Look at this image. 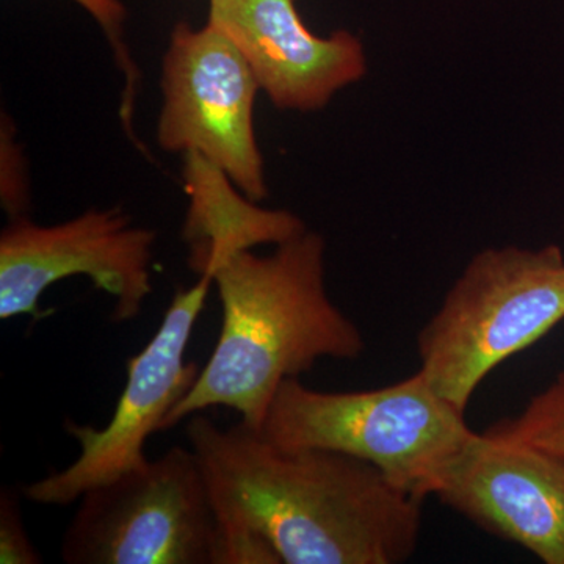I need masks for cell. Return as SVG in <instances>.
I'll use <instances>...</instances> for the list:
<instances>
[{
	"instance_id": "cell-1",
	"label": "cell",
	"mask_w": 564,
	"mask_h": 564,
	"mask_svg": "<svg viewBox=\"0 0 564 564\" xmlns=\"http://www.w3.org/2000/svg\"><path fill=\"white\" fill-rule=\"evenodd\" d=\"M220 527L258 534L284 564H399L413 556L422 502L370 463L339 452L278 447L243 422L191 415Z\"/></svg>"
},
{
	"instance_id": "cell-2",
	"label": "cell",
	"mask_w": 564,
	"mask_h": 564,
	"mask_svg": "<svg viewBox=\"0 0 564 564\" xmlns=\"http://www.w3.org/2000/svg\"><path fill=\"white\" fill-rule=\"evenodd\" d=\"M325 250L321 234L306 229L272 254L240 251L212 273L221 303L217 345L162 432L209 408L237 411L261 432L282 381L321 359L362 355L361 329L326 291Z\"/></svg>"
},
{
	"instance_id": "cell-3",
	"label": "cell",
	"mask_w": 564,
	"mask_h": 564,
	"mask_svg": "<svg viewBox=\"0 0 564 564\" xmlns=\"http://www.w3.org/2000/svg\"><path fill=\"white\" fill-rule=\"evenodd\" d=\"M259 433L288 451L321 448L355 456L425 500L475 432L463 411L415 372L386 388L355 392L315 391L289 378Z\"/></svg>"
},
{
	"instance_id": "cell-4",
	"label": "cell",
	"mask_w": 564,
	"mask_h": 564,
	"mask_svg": "<svg viewBox=\"0 0 564 564\" xmlns=\"http://www.w3.org/2000/svg\"><path fill=\"white\" fill-rule=\"evenodd\" d=\"M564 321V254L555 245L475 256L419 333V373L462 410L489 373Z\"/></svg>"
},
{
	"instance_id": "cell-5",
	"label": "cell",
	"mask_w": 564,
	"mask_h": 564,
	"mask_svg": "<svg viewBox=\"0 0 564 564\" xmlns=\"http://www.w3.org/2000/svg\"><path fill=\"white\" fill-rule=\"evenodd\" d=\"M62 543L66 564H218L220 521L191 447L96 486Z\"/></svg>"
},
{
	"instance_id": "cell-6",
	"label": "cell",
	"mask_w": 564,
	"mask_h": 564,
	"mask_svg": "<svg viewBox=\"0 0 564 564\" xmlns=\"http://www.w3.org/2000/svg\"><path fill=\"white\" fill-rule=\"evenodd\" d=\"M212 285L214 278L202 274L195 285L174 295L150 343L129 358L128 381L110 422L93 429L66 421V433L79 444V456L65 469L22 486L24 499L66 507L148 462V440L162 432L166 415L191 391L202 370L185 361V352Z\"/></svg>"
},
{
	"instance_id": "cell-7",
	"label": "cell",
	"mask_w": 564,
	"mask_h": 564,
	"mask_svg": "<svg viewBox=\"0 0 564 564\" xmlns=\"http://www.w3.org/2000/svg\"><path fill=\"white\" fill-rule=\"evenodd\" d=\"M261 91L240 51L207 22H180L163 57V106L158 143L163 151L199 152L252 199L269 196L254 132Z\"/></svg>"
},
{
	"instance_id": "cell-8",
	"label": "cell",
	"mask_w": 564,
	"mask_h": 564,
	"mask_svg": "<svg viewBox=\"0 0 564 564\" xmlns=\"http://www.w3.org/2000/svg\"><path fill=\"white\" fill-rule=\"evenodd\" d=\"M158 234L132 223L121 206L90 209L58 225L14 218L0 234V318H46L40 299L55 282L90 278L113 299L111 321H135L152 293Z\"/></svg>"
},
{
	"instance_id": "cell-9",
	"label": "cell",
	"mask_w": 564,
	"mask_h": 564,
	"mask_svg": "<svg viewBox=\"0 0 564 564\" xmlns=\"http://www.w3.org/2000/svg\"><path fill=\"white\" fill-rule=\"evenodd\" d=\"M434 496L545 564H564V463L543 448L474 433Z\"/></svg>"
},
{
	"instance_id": "cell-10",
	"label": "cell",
	"mask_w": 564,
	"mask_h": 564,
	"mask_svg": "<svg viewBox=\"0 0 564 564\" xmlns=\"http://www.w3.org/2000/svg\"><path fill=\"white\" fill-rule=\"evenodd\" d=\"M207 22L232 41L261 91L281 110H321L367 70L358 36L314 35L295 0H209Z\"/></svg>"
},
{
	"instance_id": "cell-11",
	"label": "cell",
	"mask_w": 564,
	"mask_h": 564,
	"mask_svg": "<svg viewBox=\"0 0 564 564\" xmlns=\"http://www.w3.org/2000/svg\"><path fill=\"white\" fill-rule=\"evenodd\" d=\"M188 210L182 239L191 248L193 272L210 274L240 251L288 242L306 231L302 218L252 202L221 169L199 152L184 154Z\"/></svg>"
},
{
	"instance_id": "cell-12",
	"label": "cell",
	"mask_w": 564,
	"mask_h": 564,
	"mask_svg": "<svg viewBox=\"0 0 564 564\" xmlns=\"http://www.w3.org/2000/svg\"><path fill=\"white\" fill-rule=\"evenodd\" d=\"M489 432L543 448L564 463V372L534 395L518 417L497 422Z\"/></svg>"
},
{
	"instance_id": "cell-13",
	"label": "cell",
	"mask_w": 564,
	"mask_h": 564,
	"mask_svg": "<svg viewBox=\"0 0 564 564\" xmlns=\"http://www.w3.org/2000/svg\"><path fill=\"white\" fill-rule=\"evenodd\" d=\"M74 2L79 3L82 9L98 22L104 35L109 41L118 69L124 76V91H122L120 107L122 126L132 143L141 151L148 152L147 148L141 147L135 132H133V113H135L137 93H139L140 70L133 62L128 44H126L124 21L128 13H126L124 3L121 0H74Z\"/></svg>"
},
{
	"instance_id": "cell-14",
	"label": "cell",
	"mask_w": 564,
	"mask_h": 564,
	"mask_svg": "<svg viewBox=\"0 0 564 564\" xmlns=\"http://www.w3.org/2000/svg\"><path fill=\"white\" fill-rule=\"evenodd\" d=\"M0 198H2L3 210L9 215L10 220L25 217L29 204V184L25 177L24 155L21 147L14 140V128L10 118L3 115L2 139H0Z\"/></svg>"
},
{
	"instance_id": "cell-15",
	"label": "cell",
	"mask_w": 564,
	"mask_h": 564,
	"mask_svg": "<svg viewBox=\"0 0 564 564\" xmlns=\"http://www.w3.org/2000/svg\"><path fill=\"white\" fill-rule=\"evenodd\" d=\"M21 496L11 489H3L0 496V563L40 564L43 558L33 545L24 518H22Z\"/></svg>"
}]
</instances>
